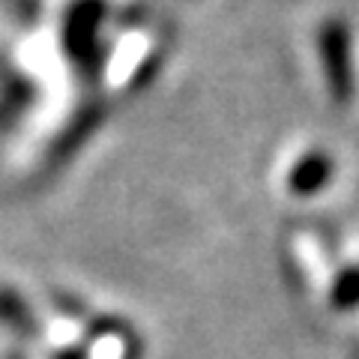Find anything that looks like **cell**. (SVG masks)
Returning <instances> with one entry per match:
<instances>
[{
    "mask_svg": "<svg viewBox=\"0 0 359 359\" xmlns=\"http://www.w3.org/2000/svg\"><path fill=\"white\" fill-rule=\"evenodd\" d=\"M320 60L327 72L330 93L339 105H347L353 96V72H351V36L341 21H327L320 30Z\"/></svg>",
    "mask_w": 359,
    "mask_h": 359,
    "instance_id": "6da1fadb",
    "label": "cell"
},
{
    "mask_svg": "<svg viewBox=\"0 0 359 359\" xmlns=\"http://www.w3.org/2000/svg\"><path fill=\"white\" fill-rule=\"evenodd\" d=\"M102 13L99 0H81L78 6L69 9V25H66V45L69 54H75V60L87 63L96 54L93 48V33H96V21Z\"/></svg>",
    "mask_w": 359,
    "mask_h": 359,
    "instance_id": "7a4b0ae2",
    "label": "cell"
},
{
    "mask_svg": "<svg viewBox=\"0 0 359 359\" xmlns=\"http://www.w3.org/2000/svg\"><path fill=\"white\" fill-rule=\"evenodd\" d=\"M332 177V162L327 153H309L297 162L294 174H290V189L297 195H314L318 189H323Z\"/></svg>",
    "mask_w": 359,
    "mask_h": 359,
    "instance_id": "3957f363",
    "label": "cell"
},
{
    "mask_svg": "<svg viewBox=\"0 0 359 359\" xmlns=\"http://www.w3.org/2000/svg\"><path fill=\"white\" fill-rule=\"evenodd\" d=\"M0 320H6L15 330H33V318L27 314L25 302L9 290H0Z\"/></svg>",
    "mask_w": 359,
    "mask_h": 359,
    "instance_id": "277c9868",
    "label": "cell"
},
{
    "mask_svg": "<svg viewBox=\"0 0 359 359\" xmlns=\"http://www.w3.org/2000/svg\"><path fill=\"white\" fill-rule=\"evenodd\" d=\"M332 302L339 309H353L359 302V269H344L341 278L335 282Z\"/></svg>",
    "mask_w": 359,
    "mask_h": 359,
    "instance_id": "5b68a950",
    "label": "cell"
},
{
    "mask_svg": "<svg viewBox=\"0 0 359 359\" xmlns=\"http://www.w3.org/2000/svg\"><path fill=\"white\" fill-rule=\"evenodd\" d=\"M15 359H18V356H15Z\"/></svg>",
    "mask_w": 359,
    "mask_h": 359,
    "instance_id": "8992f818",
    "label": "cell"
}]
</instances>
